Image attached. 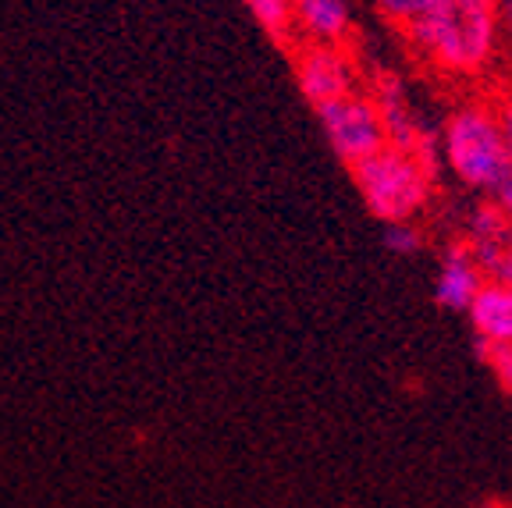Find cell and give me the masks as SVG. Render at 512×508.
<instances>
[{
	"label": "cell",
	"mask_w": 512,
	"mask_h": 508,
	"mask_svg": "<svg viewBox=\"0 0 512 508\" xmlns=\"http://www.w3.org/2000/svg\"><path fill=\"white\" fill-rule=\"evenodd\" d=\"M480 352L488 359L491 374L498 377V384L512 395V345H495V349H480Z\"/></svg>",
	"instance_id": "14"
},
{
	"label": "cell",
	"mask_w": 512,
	"mask_h": 508,
	"mask_svg": "<svg viewBox=\"0 0 512 508\" xmlns=\"http://www.w3.org/2000/svg\"><path fill=\"white\" fill-rule=\"evenodd\" d=\"M288 54H292L296 86L310 107L331 104L363 89V68L349 43H296Z\"/></svg>",
	"instance_id": "6"
},
{
	"label": "cell",
	"mask_w": 512,
	"mask_h": 508,
	"mask_svg": "<svg viewBox=\"0 0 512 508\" xmlns=\"http://www.w3.org/2000/svg\"><path fill=\"white\" fill-rule=\"evenodd\" d=\"M242 8L253 15V22L267 32V40L281 50H292L299 43L296 36V11L292 0H242Z\"/></svg>",
	"instance_id": "11"
},
{
	"label": "cell",
	"mask_w": 512,
	"mask_h": 508,
	"mask_svg": "<svg viewBox=\"0 0 512 508\" xmlns=\"http://www.w3.org/2000/svg\"><path fill=\"white\" fill-rule=\"evenodd\" d=\"M352 182L360 189L367 210L381 224L420 221L434 203V175L424 160L399 146H381L367 160L352 164Z\"/></svg>",
	"instance_id": "3"
},
{
	"label": "cell",
	"mask_w": 512,
	"mask_h": 508,
	"mask_svg": "<svg viewBox=\"0 0 512 508\" xmlns=\"http://www.w3.org/2000/svg\"><path fill=\"white\" fill-rule=\"evenodd\" d=\"M473 334H477L480 349H495V345H512V285L502 278H488L473 295L470 310H466Z\"/></svg>",
	"instance_id": "8"
},
{
	"label": "cell",
	"mask_w": 512,
	"mask_h": 508,
	"mask_svg": "<svg viewBox=\"0 0 512 508\" xmlns=\"http://www.w3.org/2000/svg\"><path fill=\"white\" fill-rule=\"evenodd\" d=\"M313 114H317L320 128H324V139H328L331 153H335L345 167L360 164L370 153L388 146L384 121H381V114H377L367 89L342 96V100H331V104L313 107Z\"/></svg>",
	"instance_id": "4"
},
{
	"label": "cell",
	"mask_w": 512,
	"mask_h": 508,
	"mask_svg": "<svg viewBox=\"0 0 512 508\" xmlns=\"http://www.w3.org/2000/svg\"><path fill=\"white\" fill-rule=\"evenodd\" d=\"M438 167L466 192L488 196L512 167L509 146L491 100H463L438 125Z\"/></svg>",
	"instance_id": "2"
},
{
	"label": "cell",
	"mask_w": 512,
	"mask_h": 508,
	"mask_svg": "<svg viewBox=\"0 0 512 508\" xmlns=\"http://www.w3.org/2000/svg\"><path fill=\"white\" fill-rule=\"evenodd\" d=\"M299 43H349L356 29L352 0H292Z\"/></svg>",
	"instance_id": "10"
},
{
	"label": "cell",
	"mask_w": 512,
	"mask_h": 508,
	"mask_svg": "<svg viewBox=\"0 0 512 508\" xmlns=\"http://www.w3.org/2000/svg\"><path fill=\"white\" fill-rule=\"evenodd\" d=\"M484 281H488V270L480 267L473 249L463 239L448 242L441 253L438 274H434V302L448 313H466Z\"/></svg>",
	"instance_id": "7"
},
{
	"label": "cell",
	"mask_w": 512,
	"mask_h": 508,
	"mask_svg": "<svg viewBox=\"0 0 512 508\" xmlns=\"http://www.w3.org/2000/svg\"><path fill=\"white\" fill-rule=\"evenodd\" d=\"M381 242H384V249L392 256H420L424 253V246H427V239H424V231H420V224L416 221H406V224H384V231H381Z\"/></svg>",
	"instance_id": "12"
},
{
	"label": "cell",
	"mask_w": 512,
	"mask_h": 508,
	"mask_svg": "<svg viewBox=\"0 0 512 508\" xmlns=\"http://www.w3.org/2000/svg\"><path fill=\"white\" fill-rule=\"evenodd\" d=\"M402 36L427 72L448 82L484 79L505 43L502 8L498 0H434Z\"/></svg>",
	"instance_id": "1"
},
{
	"label": "cell",
	"mask_w": 512,
	"mask_h": 508,
	"mask_svg": "<svg viewBox=\"0 0 512 508\" xmlns=\"http://www.w3.org/2000/svg\"><path fill=\"white\" fill-rule=\"evenodd\" d=\"M463 235L459 239L466 242V246L473 249V256L480 260V267L495 270L498 256H502V249L509 246L512 239V217L505 214V210H498L495 203H491L488 196L477 199V203H470L463 214Z\"/></svg>",
	"instance_id": "9"
},
{
	"label": "cell",
	"mask_w": 512,
	"mask_h": 508,
	"mask_svg": "<svg viewBox=\"0 0 512 508\" xmlns=\"http://www.w3.org/2000/svg\"><path fill=\"white\" fill-rule=\"evenodd\" d=\"M495 111H498V121H502V132H505V146H509V160H512V89L502 93L495 100Z\"/></svg>",
	"instance_id": "15"
},
{
	"label": "cell",
	"mask_w": 512,
	"mask_h": 508,
	"mask_svg": "<svg viewBox=\"0 0 512 508\" xmlns=\"http://www.w3.org/2000/svg\"><path fill=\"white\" fill-rule=\"evenodd\" d=\"M498 8H502V25H505V36L512 40V0H498Z\"/></svg>",
	"instance_id": "17"
},
{
	"label": "cell",
	"mask_w": 512,
	"mask_h": 508,
	"mask_svg": "<svg viewBox=\"0 0 512 508\" xmlns=\"http://www.w3.org/2000/svg\"><path fill=\"white\" fill-rule=\"evenodd\" d=\"M488 278H502V281H509V285H512V239H509V246L502 249V256H498L495 270H491Z\"/></svg>",
	"instance_id": "16"
},
{
	"label": "cell",
	"mask_w": 512,
	"mask_h": 508,
	"mask_svg": "<svg viewBox=\"0 0 512 508\" xmlns=\"http://www.w3.org/2000/svg\"><path fill=\"white\" fill-rule=\"evenodd\" d=\"M367 93L384 121L388 143L399 146V150L416 153L431 171H441L438 167V128L427 125V121L420 118L406 82H402L395 72H384L381 68V72L367 75Z\"/></svg>",
	"instance_id": "5"
},
{
	"label": "cell",
	"mask_w": 512,
	"mask_h": 508,
	"mask_svg": "<svg viewBox=\"0 0 512 508\" xmlns=\"http://www.w3.org/2000/svg\"><path fill=\"white\" fill-rule=\"evenodd\" d=\"M431 4L434 0H374V11L388 25H395V29H406V25L416 22Z\"/></svg>",
	"instance_id": "13"
}]
</instances>
